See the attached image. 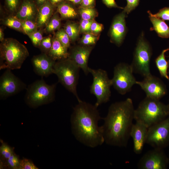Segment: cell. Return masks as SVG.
Listing matches in <instances>:
<instances>
[{"label": "cell", "mask_w": 169, "mask_h": 169, "mask_svg": "<svg viewBox=\"0 0 169 169\" xmlns=\"http://www.w3.org/2000/svg\"><path fill=\"white\" fill-rule=\"evenodd\" d=\"M135 110L130 98L110 106L101 126L105 142L114 146H127L134 120Z\"/></svg>", "instance_id": "6da1fadb"}, {"label": "cell", "mask_w": 169, "mask_h": 169, "mask_svg": "<svg viewBox=\"0 0 169 169\" xmlns=\"http://www.w3.org/2000/svg\"><path fill=\"white\" fill-rule=\"evenodd\" d=\"M100 119L95 105L82 100L78 102L71 117L72 131L76 139L90 147L102 145L105 142L102 130L98 125Z\"/></svg>", "instance_id": "7a4b0ae2"}, {"label": "cell", "mask_w": 169, "mask_h": 169, "mask_svg": "<svg viewBox=\"0 0 169 169\" xmlns=\"http://www.w3.org/2000/svg\"><path fill=\"white\" fill-rule=\"evenodd\" d=\"M29 55L25 46L16 39L7 38L0 45V70H13L21 68Z\"/></svg>", "instance_id": "3957f363"}, {"label": "cell", "mask_w": 169, "mask_h": 169, "mask_svg": "<svg viewBox=\"0 0 169 169\" xmlns=\"http://www.w3.org/2000/svg\"><path fill=\"white\" fill-rule=\"evenodd\" d=\"M169 116L167 105L146 96L135 110L134 120L148 128L164 120Z\"/></svg>", "instance_id": "277c9868"}, {"label": "cell", "mask_w": 169, "mask_h": 169, "mask_svg": "<svg viewBox=\"0 0 169 169\" xmlns=\"http://www.w3.org/2000/svg\"><path fill=\"white\" fill-rule=\"evenodd\" d=\"M56 84L49 85L43 79L37 80L26 88L25 101L32 108L50 103L54 100Z\"/></svg>", "instance_id": "5b68a950"}, {"label": "cell", "mask_w": 169, "mask_h": 169, "mask_svg": "<svg viewBox=\"0 0 169 169\" xmlns=\"http://www.w3.org/2000/svg\"><path fill=\"white\" fill-rule=\"evenodd\" d=\"M80 69L72 61L67 58L56 62L53 71L59 81L75 96L78 102L81 101L78 96L76 89Z\"/></svg>", "instance_id": "8992f818"}, {"label": "cell", "mask_w": 169, "mask_h": 169, "mask_svg": "<svg viewBox=\"0 0 169 169\" xmlns=\"http://www.w3.org/2000/svg\"><path fill=\"white\" fill-rule=\"evenodd\" d=\"M89 71L93 77L90 91L96 98L95 105L98 107L109 101L111 96V80L109 79L106 71L104 70L93 69L89 67Z\"/></svg>", "instance_id": "52a82bcc"}, {"label": "cell", "mask_w": 169, "mask_h": 169, "mask_svg": "<svg viewBox=\"0 0 169 169\" xmlns=\"http://www.w3.org/2000/svg\"><path fill=\"white\" fill-rule=\"evenodd\" d=\"M151 55V47L142 35L138 41L131 65L133 72L138 73L144 77L151 75L150 62Z\"/></svg>", "instance_id": "ba28073f"}, {"label": "cell", "mask_w": 169, "mask_h": 169, "mask_svg": "<svg viewBox=\"0 0 169 169\" xmlns=\"http://www.w3.org/2000/svg\"><path fill=\"white\" fill-rule=\"evenodd\" d=\"M133 72L131 65L125 63H120L115 67L112 86L121 95H125L136 84Z\"/></svg>", "instance_id": "9c48e42d"}, {"label": "cell", "mask_w": 169, "mask_h": 169, "mask_svg": "<svg viewBox=\"0 0 169 169\" xmlns=\"http://www.w3.org/2000/svg\"><path fill=\"white\" fill-rule=\"evenodd\" d=\"M146 143L162 149L169 145V116L148 128Z\"/></svg>", "instance_id": "30bf717a"}, {"label": "cell", "mask_w": 169, "mask_h": 169, "mask_svg": "<svg viewBox=\"0 0 169 169\" xmlns=\"http://www.w3.org/2000/svg\"><path fill=\"white\" fill-rule=\"evenodd\" d=\"M26 84L11 72L6 69L0 78V98L1 99L18 94L26 89Z\"/></svg>", "instance_id": "8fae6325"}, {"label": "cell", "mask_w": 169, "mask_h": 169, "mask_svg": "<svg viewBox=\"0 0 169 169\" xmlns=\"http://www.w3.org/2000/svg\"><path fill=\"white\" fill-rule=\"evenodd\" d=\"M168 164V157L163 149L153 148L141 158L137 167L140 169H166Z\"/></svg>", "instance_id": "7c38bea8"}, {"label": "cell", "mask_w": 169, "mask_h": 169, "mask_svg": "<svg viewBox=\"0 0 169 169\" xmlns=\"http://www.w3.org/2000/svg\"><path fill=\"white\" fill-rule=\"evenodd\" d=\"M136 84L139 85L146 95V96L160 100L166 94V86L158 78L151 74L144 77L142 81H137Z\"/></svg>", "instance_id": "4fadbf2b"}, {"label": "cell", "mask_w": 169, "mask_h": 169, "mask_svg": "<svg viewBox=\"0 0 169 169\" xmlns=\"http://www.w3.org/2000/svg\"><path fill=\"white\" fill-rule=\"evenodd\" d=\"M92 49L91 47L88 46H78L72 48L69 52L68 58L81 69L86 75L89 73L88 63Z\"/></svg>", "instance_id": "5bb4252c"}, {"label": "cell", "mask_w": 169, "mask_h": 169, "mask_svg": "<svg viewBox=\"0 0 169 169\" xmlns=\"http://www.w3.org/2000/svg\"><path fill=\"white\" fill-rule=\"evenodd\" d=\"M31 61L33 70L38 75L47 76L53 74L54 67L56 61L47 54L43 53L34 56Z\"/></svg>", "instance_id": "9a60e30c"}, {"label": "cell", "mask_w": 169, "mask_h": 169, "mask_svg": "<svg viewBox=\"0 0 169 169\" xmlns=\"http://www.w3.org/2000/svg\"><path fill=\"white\" fill-rule=\"evenodd\" d=\"M148 128L138 122L133 124L130 132L133 142V151L137 154H141L146 143Z\"/></svg>", "instance_id": "2e32d148"}, {"label": "cell", "mask_w": 169, "mask_h": 169, "mask_svg": "<svg viewBox=\"0 0 169 169\" xmlns=\"http://www.w3.org/2000/svg\"><path fill=\"white\" fill-rule=\"evenodd\" d=\"M126 13L123 11L115 17L110 28V34L112 40L118 45L121 43L126 34Z\"/></svg>", "instance_id": "e0dca14e"}, {"label": "cell", "mask_w": 169, "mask_h": 169, "mask_svg": "<svg viewBox=\"0 0 169 169\" xmlns=\"http://www.w3.org/2000/svg\"><path fill=\"white\" fill-rule=\"evenodd\" d=\"M38 11L35 3L31 0H24L16 16L21 21L31 20L36 23Z\"/></svg>", "instance_id": "ac0fdd59"}, {"label": "cell", "mask_w": 169, "mask_h": 169, "mask_svg": "<svg viewBox=\"0 0 169 169\" xmlns=\"http://www.w3.org/2000/svg\"><path fill=\"white\" fill-rule=\"evenodd\" d=\"M68 48L62 44L55 37L52 39V47L48 55L54 61H58L68 58Z\"/></svg>", "instance_id": "d6986e66"}, {"label": "cell", "mask_w": 169, "mask_h": 169, "mask_svg": "<svg viewBox=\"0 0 169 169\" xmlns=\"http://www.w3.org/2000/svg\"><path fill=\"white\" fill-rule=\"evenodd\" d=\"M53 11V5L48 1L39 8L36 21L38 28L47 25L52 16Z\"/></svg>", "instance_id": "ffe728a7"}, {"label": "cell", "mask_w": 169, "mask_h": 169, "mask_svg": "<svg viewBox=\"0 0 169 169\" xmlns=\"http://www.w3.org/2000/svg\"><path fill=\"white\" fill-rule=\"evenodd\" d=\"M150 20L153 25L150 30H154L158 36L162 38H169V27L164 20L149 15Z\"/></svg>", "instance_id": "44dd1931"}, {"label": "cell", "mask_w": 169, "mask_h": 169, "mask_svg": "<svg viewBox=\"0 0 169 169\" xmlns=\"http://www.w3.org/2000/svg\"><path fill=\"white\" fill-rule=\"evenodd\" d=\"M169 50V48L164 49L161 54L155 59V62L156 67L158 69L160 75L169 80L168 75V62L165 58V54Z\"/></svg>", "instance_id": "7402d4cb"}, {"label": "cell", "mask_w": 169, "mask_h": 169, "mask_svg": "<svg viewBox=\"0 0 169 169\" xmlns=\"http://www.w3.org/2000/svg\"><path fill=\"white\" fill-rule=\"evenodd\" d=\"M57 10L61 16L64 18H72L77 15L75 9L68 3L63 2L58 6Z\"/></svg>", "instance_id": "603a6c76"}, {"label": "cell", "mask_w": 169, "mask_h": 169, "mask_svg": "<svg viewBox=\"0 0 169 169\" xmlns=\"http://www.w3.org/2000/svg\"><path fill=\"white\" fill-rule=\"evenodd\" d=\"M3 24L13 29L24 33L21 21L16 16H10L5 18Z\"/></svg>", "instance_id": "cb8c5ba5"}, {"label": "cell", "mask_w": 169, "mask_h": 169, "mask_svg": "<svg viewBox=\"0 0 169 169\" xmlns=\"http://www.w3.org/2000/svg\"><path fill=\"white\" fill-rule=\"evenodd\" d=\"M64 29L72 41H74L77 38L80 31L79 26L76 23L73 22L66 23Z\"/></svg>", "instance_id": "d4e9b609"}, {"label": "cell", "mask_w": 169, "mask_h": 169, "mask_svg": "<svg viewBox=\"0 0 169 169\" xmlns=\"http://www.w3.org/2000/svg\"><path fill=\"white\" fill-rule=\"evenodd\" d=\"M60 25V18L57 13H55L46 26L45 31L47 33H51L59 29Z\"/></svg>", "instance_id": "484cf974"}, {"label": "cell", "mask_w": 169, "mask_h": 169, "mask_svg": "<svg viewBox=\"0 0 169 169\" xmlns=\"http://www.w3.org/2000/svg\"><path fill=\"white\" fill-rule=\"evenodd\" d=\"M20 161L18 156L14 153L7 160L4 161V163L1 161V165L0 166H1V167H3L4 165L12 169H19Z\"/></svg>", "instance_id": "4316f807"}, {"label": "cell", "mask_w": 169, "mask_h": 169, "mask_svg": "<svg viewBox=\"0 0 169 169\" xmlns=\"http://www.w3.org/2000/svg\"><path fill=\"white\" fill-rule=\"evenodd\" d=\"M79 12L82 18L86 20H93L97 16V13L93 7H81Z\"/></svg>", "instance_id": "83f0119b"}, {"label": "cell", "mask_w": 169, "mask_h": 169, "mask_svg": "<svg viewBox=\"0 0 169 169\" xmlns=\"http://www.w3.org/2000/svg\"><path fill=\"white\" fill-rule=\"evenodd\" d=\"M14 153L13 148H12L5 142H2L0 147V154L1 161H6Z\"/></svg>", "instance_id": "f1b7e54d"}, {"label": "cell", "mask_w": 169, "mask_h": 169, "mask_svg": "<svg viewBox=\"0 0 169 169\" xmlns=\"http://www.w3.org/2000/svg\"><path fill=\"white\" fill-rule=\"evenodd\" d=\"M62 44L67 48L70 45V38L64 29L59 30L55 33L54 37Z\"/></svg>", "instance_id": "f546056e"}, {"label": "cell", "mask_w": 169, "mask_h": 169, "mask_svg": "<svg viewBox=\"0 0 169 169\" xmlns=\"http://www.w3.org/2000/svg\"><path fill=\"white\" fill-rule=\"evenodd\" d=\"M24 33L27 35L37 30L38 28L35 22L29 20L21 21Z\"/></svg>", "instance_id": "4dcf8cb0"}, {"label": "cell", "mask_w": 169, "mask_h": 169, "mask_svg": "<svg viewBox=\"0 0 169 169\" xmlns=\"http://www.w3.org/2000/svg\"><path fill=\"white\" fill-rule=\"evenodd\" d=\"M33 44L36 47H39L43 38L42 32L37 30L28 35Z\"/></svg>", "instance_id": "1f68e13d"}, {"label": "cell", "mask_w": 169, "mask_h": 169, "mask_svg": "<svg viewBox=\"0 0 169 169\" xmlns=\"http://www.w3.org/2000/svg\"><path fill=\"white\" fill-rule=\"evenodd\" d=\"M52 39L50 36L43 38L39 47L43 53L48 54L52 46Z\"/></svg>", "instance_id": "d6a6232c"}, {"label": "cell", "mask_w": 169, "mask_h": 169, "mask_svg": "<svg viewBox=\"0 0 169 169\" xmlns=\"http://www.w3.org/2000/svg\"><path fill=\"white\" fill-rule=\"evenodd\" d=\"M147 12L149 15L160 18L163 20L169 21V7L163 8L155 14H152L150 11H148Z\"/></svg>", "instance_id": "836d02e7"}, {"label": "cell", "mask_w": 169, "mask_h": 169, "mask_svg": "<svg viewBox=\"0 0 169 169\" xmlns=\"http://www.w3.org/2000/svg\"><path fill=\"white\" fill-rule=\"evenodd\" d=\"M97 40V37L92 34L87 33L84 35L81 43L84 45L88 46L95 44Z\"/></svg>", "instance_id": "e575fe53"}, {"label": "cell", "mask_w": 169, "mask_h": 169, "mask_svg": "<svg viewBox=\"0 0 169 169\" xmlns=\"http://www.w3.org/2000/svg\"><path fill=\"white\" fill-rule=\"evenodd\" d=\"M93 21L94 19L89 20L82 19L79 26L80 31L85 33L91 32V26Z\"/></svg>", "instance_id": "d590c367"}, {"label": "cell", "mask_w": 169, "mask_h": 169, "mask_svg": "<svg viewBox=\"0 0 169 169\" xmlns=\"http://www.w3.org/2000/svg\"><path fill=\"white\" fill-rule=\"evenodd\" d=\"M31 160L23 158L20 160L19 169H38Z\"/></svg>", "instance_id": "8d00e7d4"}, {"label": "cell", "mask_w": 169, "mask_h": 169, "mask_svg": "<svg viewBox=\"0 0 169 169\" xmlns=\"http://www.w3.org/2000/svg\"><path fill=\"white\" fill-rule=\"evenodd\" d=\"M127 3L123 11L128 14L138 5L140 0H126Z\"/></svg>", "instance_id": "74e56055"}, {"label": "cell", "mask_w": 169, "mask_h": 169, "mask_svg": "<svg viewBox=\"0 0 169 169\" xmlns=\"http://www.w3.org/2000/svg\"><path fill=\"white\" fill-rule=\"evenodd\" d=\"M102 29V24L96 22L94 20L91 26V32L94 34H97L100 33Z\"/></svg>", "instance_id": "f35d334b"}, {"label": "cell", "mask_w": 169, "mask_h": 169, "mask_svg": "<svg viewBox=\"0 0 169 169\" xmlns=\"http://www.w3.org/2000/svg\"><path fill=\"white\" fill-rule=\"evenodd\" d=\"M6 1L10 11L15 12L17 8L19 0H6Z\"/></svg>", "instance_id": "ab89813d"}, {"label": "cell", "mask_w": 169, "mask_h": 169, "mask_svg": "<svg viewBox=\"0 0 169 169\" xmlns=\"http://www.w3.org/2000/svg\"><path fill=\"white\" fill-rule=\"evenodd\" d=\"M95 0H82L81 3V7H93L94 5Z\"/></svg>", "instance_id": "60d3db41"}, {"label": "cell", "mask_w": 169, "mask_h": 169, "mask_svg": "<svg viewBox=\"0 0 169 169\" xmlns=\"http://www.w3.org/2000/svg\"><path fill=\"white\" fill-rule=\"evenodd\" d=\"M103 1L108 7L120 8L116 5L115 0H103Z\"/></svg>", "instance_id": "b9f144b4"}, {"label": "cell", "mask_w": 169, "mask_h": 169, "mask_svg": "<svg viewBox=\"0 0 169 169\" xmlns=\"http://www.w3.org/2000/svg\"><path fill=\"white\" fill-rule=\"evenodd\" d=\"M47 0H37V3L38 5L39 6V8L45 3Z\"/></svg>", "instance_id": "7bdbcfd3"}, {"label": "cell", "mask_w": 169, "mask_h": 169, "mask_svg": "<svg viewBox=\"0 0 169 169\" xmlns=\"http://www.w3.org/2000/svg\"><path fill=\"white\" fill-rule=\"evenodd\" d=\"M4 38V34L3 30L2 28H0V40L1 42L2 41Z\"/></svg>", "instance_id": "ee69618b"}, {"label": "cell", "mask_w": 169, "mask_h": 169, "mask_svg": "<svg viewBox=\"0 0 169 169\" xmlns=\"http://www.w3.org/2000/svg\"><path fill=\"white\" fill-rule=\"evenodd\" d=\"M74 4H81L82 0H66Z\"/></svg>", "instance_id": "f6af8a7d"}, {"label": "cell", "mask_w": 169, "mask_h": 169, "mask_svg": "<svg viewBox=\"0 0 169 169\" xmlns=\"http://www.w3.org/2000/svg\"><path fill=\"white\" fill-rule=\"evenodd\" d=\"M63 0H49V2L53 5H54L58 3H59Z\"/></svg>", "instance_id": "bcb514c9"}, {"label": "cell", "mask_w": 169, "mask_h": 169, "mask_svg": "<svg viewBox=\"0 0 169 169\" xmlns=\"http://www.w3.org/2000/svg\"><path fill=\"white\" fill-rule=\"evenodd\" d=\"M168 73L169 74V63H168Z\"/></svg>", "instance_id": "7dc6e473"}, {"label": "cell", "mask_w": 169, "mask_h": 169, "mask_svg": "<svg viewBox=\"0 0 169 169\" xmlns=\"http://www.w3.org/2000/svg\"><path fill=\"white\" fill-rule=\"evenodd\" d=\"M167 105L168 107V110H169V104H168V105Z\"/></svg>", "instance_id": "c3c4849f"}, {"label": "cell", "mask_w": 169, "mask_h": 169, "mask_svg": "<svg viewBox=\"0 0 169 169\" xmlns=\"http://www.w3.org/2000/svg\"><path fill=\"white\" fill-rule=\"evenodd\" d=\"M168 158V162H169V157Z\"/></svg>", "instance_id": "681fc988"}, {"label": "cell", "mask_w": 169, "mask_h": 169, "mask_svg": "<svg viewBox=\"0 0 169 169\" xmlns=\"http://www.w3.org/2000/svg\"><path fill=\"white\" fill-rule=\"evenodd\" d=\"M168 63H169V60H168Z\"/></svg>", "instance_id": "f907efd6"}]
</instances>
